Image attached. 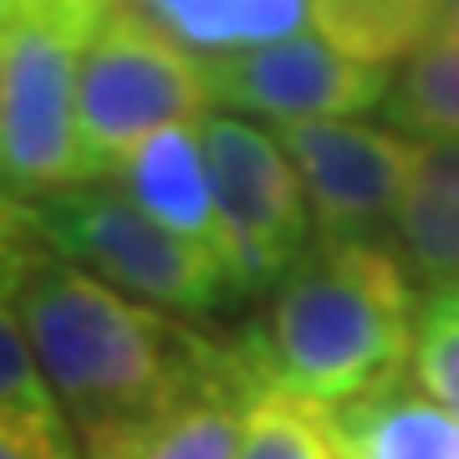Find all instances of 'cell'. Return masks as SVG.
<instances>
[{"label":"cell","mask_w":459,"mask_h":459,"mask_svg":"<svg viewBox=\"0 0 459 459\" xmlns=\"http://www.w3.org/2000/svg\"><path fill=\"white\" fill-rule=\"evenodd\" d=\"M210 108L204 56L133 0H113L87 36L77 66V133L87 179H102L148 133L204 117Z\"/></svg>","instance_id":"cell-5"},{"label":"cell","mask_w":459,"mask_h":459,"mask_svg":"<svg viewBox=\"0 0 459 459\" xmlns=\"http://www.w3.org/2000/svg\"><path fill=\"white\" fill-rule=\"evenodd\" d=\"M388 246L419 291L459 286V138H413Z\"/></svg>","instance_id":"cell-11"},{"label":"cell","mask_w":459,"mask_h":459,"mask_svg":"<svg viewBox=\"0 0 459 459\" xmlns=\"http://www.w3.org/2000/svg\"><path fill=\"white\" fill-rule=\"evenodd\" d=\"M255 388L261 383L240 352L230 373L210 377L138 419L82 434V459H235L240 429H246V403Z\"/></svg>","instance_id":"cell-10"},{"label":"cell","mask_w":459,"mask_h":459,"mask_svg":"<svg viewBox=\"0 0 459 459\" xmlns=\"http://www.w3.org/2000/svg\"><path fill=\"white\" fill-rule=\"evenodd\" d=\"M16 307L77 434L138 419L240 362V342H214L179 312L117 291L41 246L21 265Z\"/></svg>","instance_id":"cell-1"},{"label":"cell","mask_w":459,"mask_h":459,"mask_svg":"<svg viewBox=\"0 0 459 459\" xmlns=\"http://www.w3.org/2000/svg\"><path fill=\"white\" fill-rule=\"evenodd\" d=\"M312 31L362 62L398 66L439 31V0H312Z\"/></svg>","instance_id":"cell-15"},{"label":"cell","mask_w":459,"mask_h":459,"mask_svg":"<svg viewBox=\"0 0 459 459\" xmlns=\"http://www.w3.org/2000/svg\"><path fill=\"white\" fill-rule=\"evenodd\" d=\"M56 5H77V11H92V16H102L113 0H56Z\"/></svg>","instance_id":"cell-22"},{"label":"cell","mask_w":459,"mask_h":459,"mask_svg":"<svg viewBox=\"0 0 459 459\" xmlns=\"http://www.w3.org/2000/svg\"><path fill=\"white\" fill-rule=\"evenodd\" d=\"M235 459H342L332 444L327 409L301 394L261 383L246 403V429Z\"/></svg>","instance_id":"cell-16"},{"label":"cell","mask_w":459,"mask_h":459,"mask_svg":"<svg viewBox=\"0 0 459 459\" xmlns=\"http://www.w3.org/2000/svg\"><path fill=\"white\" fill-rule=\"evenodd\" d=\"M377 113L409 138H459V41L434 31L398 62Z\"/></svg>","instance_id":"cell-14"},{"label":"cell","mask_w":459,"mask_h":459,"mask_svg":"<svg viewBox=\"0 0 459 459\" xmlns=\"http://www.w3.org/2000/svg\"><path fill=\"white\" fill-rule=\"evenodd\" d=\"M26 246H31V230H26V214H21V199L0 195V265L21 255Z\"/></svg>","instance_id":"cell-20"},{"label":"cell","mask_w":459,"mask_h":459,"mask_svg":"<svg viewBox=\"0 0 459 459\" xmlns=\"http://www.w3.org/2000/svg\"><path fill=\"white\" fill-rule=\"evenodd\" d=\"M0 459H77L62 409H0Z\"/></svg>","instance_id":"cell-19"},{"label":"cell","mask_w":459,"mask_h":459,"mask_svg":"<svg viewBox=\"0 0 459 459\" xmlns=\"http://www.w3.org/2000/svg\"><path fill=\"white\" fill-rule=\"evenodd\" d=\"M31 246L0 265V409H62L31 352V337H26V322H21V307H16V281Z\"/></svg>","instance_id":"cell-17"},{"label":"cell","mask_w":459,"mask_h":459,"mask_svg":"<svg viewBox=\"0 0 459 459\" xmlns=\"http://www.w3.org/2000/svg\"><path fill=\"white\" fill-rule=\"evenodd\" d=\"M413 377L459 419V286L429 291V301L419 307Z\"/></svg>","instance_id":"cell-18"},{"label":"cell","mask_w":459,"mask_h":459,"mask_svg":"<svg viewBox=\"0 0 459 459\" xmlns=\"http://www.w3.org/2000/svg\"><path fill=\"white\" fill-rule=\"evenodd\" d=\"M199 56L312 31V0H133Z\"/></svg>","instance_id":"cell-13"},{"label":"cell","mask_w":459,"mask_h":459,"mask_svg":"<svg viewBox=\"0 0 459 459\" xmlns=\"http://www.w3.org/2000/svg\"><path fill=\"white\" fill-rule=\"evenodd\" d=\"M102 179L117 184L133 204H143L159 225L184 235L204 255H214L230 271V281H235V246H230V225L220 214L214 169H210V148H204L199 117L148 133L143 143H133Z\"/></svg>","instance_id":"cell-9"},{"label":"cell","mask_w":459,"mask_h":459,"mask_svg":"<svg viewBox=\"0 0 459 459\" xmlns=\"http://www.w3.org/2000/svg\"><path fill=\"white\" fill-rule=\"evenodd\" d=\"M21 214L41 250L164 312L214 316L240 291L214 255L159 225L143 204H133L108 179H82L47 199H21Z\"/></svg>","instance_id":"cell-3"},{"label":"cell","mask_w":459,"mask_h":459,"mask_svg":"<svg viewBox=\"0 0 459 459\" xmlns=\"http://www.w3.org/2000/svg\"><path fill=\"white\" fill-rule=\"evenodd\" d=\"M327 424L342 459H459V419L409 373L327 409Z\"/></svg>","instance_id":"cell-12"},{"label":"cell","mask_w":459,"mask_h":459,"mask_svg":"<svg viewBox=\"0 0 459 459\" xmlns=\"http://www.w3.org/2000/svg\"><path fill=\"white\" fill-rule=\"evenodd\" d=\"M210 102L255 123H316V117H368L383 108L394 66L362 62L322 31H296L261 47L204 56Z\"/></svg>","instance_id":"cell-7"},{"label":"cell","mask_w":459,"mask_h":459,"mask_svg":"<svg viewBox=\"0 0 459 459\" xmlns=\"http://www.w3.org/2000/svg\"><path fill=\"white\" fill-rule=\"evenodd\" d=\"M214 169V195L235 246V281L246 291H271L296 255L316 240L312 204L286 143L255 117L210 108L199 117Z\"/></svg>","instance_id":"cell-6"},{"label":"cell","mask_w":459,"mask_h":459,"mask_svg":"<svg viewBox=\"0 0 459 459\" xmlns=\"http://www.w3.org/2000/svg\"><path fill=\"white\" fill-rule=\"evenodd\" d=\"M16 11H21V0H0V26H5V21L16 16Z\"/></svg>","instance_id":"cell-23"},{"label":"cell","mask_w":459,"mask_h":459,"mask_svg":"<svg viewBox=\"0 0 459 459\" xmlns=\"http://www.w3.org/2000/svg\"><path fill=\"white\" fill-rule=\"evenodd\" d=\"M307 204H312L316 240H383L394 230V210L413 164V138L398 128H377L362 117H316V123H281Z\"/></svg>","instance_id":"cell-8"},{"label":"cell","mask_w":459,"mask_h":459,"mask_svg":"<svg viewBox=\"0 0 459 459\" xmlns=\"http://www.w3.org/2000/svg\"><path fill=\"white\" fill-rule=\"evenodd\" d=\"M413 276L383 240H312L240 332L255 383L337 409L413 368Z\"/></svg>","instance_id":"cell-2"},{"label":"cell","mask_w":459,"mask_h":459,"mask_svg":"<svg viewBox=\"0 0 459 459\" xmlns=\"http://www.w3.org/2000/svg\"><path fill=\"white\" fill-rule=\"evenodd\" d=\"M439 31L459 41V0H439Z\"/></svg>","instance_id":"cell-21"},{"label":"cell","mask_w":459,"mask_h":459,"mask_svg":"<svg viewBox=\"0 0 459 459\" xmlns=\"http://www.w3.org/2000/svg\"><path fill=\"white\" fill-rule=\"evenodd\" d=\"M98 16L21 0L0 26V195L47 199L87 179L77 133V66Z\"/></svg>","instance_id":"cell-4"}]
</instances>
